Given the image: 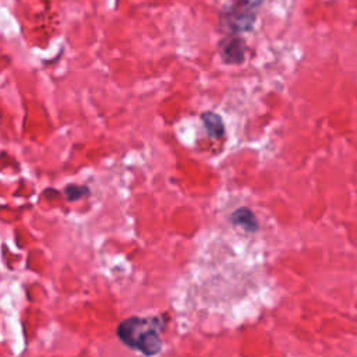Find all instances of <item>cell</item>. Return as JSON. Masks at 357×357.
<instances>
[{"mask_svg":"<svg viewBox=\"0 0 357 357\" xmlns=\"http://www.w3.org/2000/svg\"><path fill=\"white\" fill-rule=\"evenodd\" d=\"M162 317H130L117 326V336L128 347L151 357L162 350Z\"/></svg>","mask_w":357,"mask_h":357,"instance_id":"6da1fadb","label":"cell"},{"mask_svg":"<svg viewBox=\"0 0 357 357\" xmlns=\"http://www.w3.org/2000/svg\"><path fill=\"white\" fill-rule=\"evenodd\" d=\"M261 3L262 0H233L220 13V26L231 35L250 31Z\"/></svg>","mask_w":357,"mask_h":357,"instance_id":"7a4b0ae2","label":"cell"},{"mask_svg":"<svg viewBox=\"0 0 357 357\" xmlns=\"http://www.w3.org/2000/svg\"><path fill=\"white\" fill-rule=\"evenodd\" d=\"M219 54L220 57L229 63V64H238L244 60L245 57V43L243 39L237 36H227L223 38L219 45Z\"/></svg>","mask_w":357,"mask_h":357,"instance_id":"3957f363","label":"cell"},{"mask_svg":"<svg viewBox=\"0 0 357 357\" xmlns=\"http://www.w3.org/2000/svg\"><path fill=\"white\" fill-rule=\"evenodd\" d=\"M201 120L209 137L220 138L225 134V123L219 114L213 112H204L201 114Z\"/></svg>","mask_w":357,"mask_h":357,"instance_id":"277c9868","label":"cell"},{"mask_svg":"<svg viewBox=\"0 0 357 357\" xmlns=\"http://www.w3.org/2000/svg\"><path fill=\"white\" fill-rule=\"evenodd\" d=\"M231 222L237 226H241L247 231H255L258 229V222L254 213L248 208H240L231 213Z\"/></svg>","mask_w":357,"mask_h":357,"instance_id":"5b68a950","label":"cell"}]
</instances>
